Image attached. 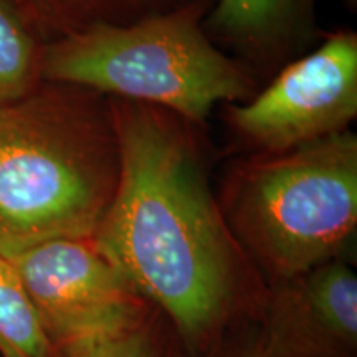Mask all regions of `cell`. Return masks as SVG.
I'll use <instances>...</instances> for the list:
<instances>
[{
    "label": "cell",
    "instance_id": "obj_13",
    "mask_svg": "<svg viewBox=\"0 0 357 357\" xmlns=\"http://www.w3.org/2000/svg\"><path fill=\"white\" fill-rule=\"evenodd\" d=\"M167 357H253L252 349V329L247 331V334H227L218 344H215L212 349L202 354H187L181 346L177 344L176 349L169 352Z\"/></svg>",
    "mask_w": 357,
    "mask_h": 357
},
{
    "label": "cell",
    "instance_id": "obj_9",
    "mask_svg": "<svg viewBox=\"0 0 357 357\" xmlns=\"http://www.w3.org/2000/svg\"><path fill=\"white\" fill-rule=\"evenodd\" d=\"M37 38L48 42L93 25H128L200 0H10ZM47 42V43H48Z\"/></svg>",
    "mask_w": 357,
    "mask_h": 357
},
{
    "label": "cell",
    "instance_id": "obj_3",
    "mask_svg": "<svg viewBox=\"0 0 357 357\" xmlns=\"http://www.w3.org/2000/svg\"><path fill=\"white\" fill-rule=\"evenodd\" d=\"M211 0L128 25H93L42 47L40 78L108 93L205 121L220 101H248L255 83L204 29Z\"/></svg>",
    "mask_w": 357,
    "mask_h": 357
},
{
    "label": "cell",
    "instance_id": "obj_8",
    "mask_svg": "<svg viewBox=\"0 0 357 357\" xmlns=\"http://www.w3.org/2000/svg\"><path fill=\"white\" fill-rule=\"evenodd\" d=\"M316 0H217L208 26L245 56L273 61L312 32Z\"/></svg>",
    "mask_w": 357,
    "mask_h": 357
},
{
    "label": "cell",
    "instance_id": "obj_4",
    "mask_svg": "<svg viewBox=\"0 0 357 357\" xmlns=\"http://www.w3.org/2000/svg\"><path fill=\"white\" fill-rule=\"evenodd\" d=\"M227 225L265 287L342 258L357 227V139L349 129L234 172Z\"/></svg>",
    "mask_w": 357,
    "mask_h": 357
},
{
    "label": "cell",
    "instance_id": "obj_7",
    "mask_svg": "<svg viewBox=\"0 0 357 357\" xmlns=\"http://www.w3.org/2000/svg\"><path fill=\"white\" fill-rule=\"evenodd\" d=\"M253 357H357V276L336 258L265 287Z\"/></svg>",
    "mask_w": 357,
    "mask_h": 357
},
{
    "label": "cell",
    "instance_id": "obj_12",
    "mask_svg": "<svg viewBox=\"0 0 357 357\" xmlns=\"http://www.w3.org/2000/svg\"><path fill=\"white\" fill-rule=\"evenodd\" d=\"M71 357H166L160 333L153 314L144 323Z\"/></svg>",
    "mask_w": 357,
    "mask_h": 357
},
{
    "label": "cell",
    "instance_id": "obj_1",
    "mask_svg": "<svg viewBox=\"0 0 357 357\" xmlns=\"http://www.w3.org/2000/svg\"><path fill=\"white\" fill-rule=\"evenodd\" d=\"M109 109L119 181L91 242L167 316L178 346L202 354L257 314L265 284L213 197L190 123L126 100Z\"/></svg>",
    "mask_w": 357,
    "mask_h": 357
},
{
    "label": "cell",
    "instance_id": "obj_6",
    "mask_svg": "<svg viewBox=\"0 0 357 357\" xmlns=\"http://www.w3.org/2000/svg\"><path fill=\"white\" fill-rule=\"evenodd\" d=\"M357 114V35L337 32L245 105L229 109L234 131L281 154L347 131Z\"/></svg>",
    "mask_w": 357,
    "mask_h": 357
},
{
    "label": "cell",
    "instance_id": "obj_11",
    "mask_svg": "<svg viewBox=\"0 0 357 357\" xmlns=\"http://www.w3.org/2000/svg\"><path fill=\"white\" fill-rule=\"evenodd\" d=\"M40 58L37 35L10 0H0V108L24 100L42 83Z\"/></svg>",
    "mask_w": 357,
    "mask_h": 357
},
{
    "label": "cell",
    "instance_id": "obj_10",
    "mask_svg": "<svg viewBox=\"0 0 357 357\" xmlns=\"http://www.w3.org/2000/svg\"><path fill=\"white\" fill-rule=\"evenodd\" d=\"M0 357H61L35 310L15 266L0 255Z\"/></svg>",
    "mask_w": 357,
    "mask_h": 357
},
{
    "label": "cell",
    "instance_id": "obj_5",
    "mask_svg": "<svg viewBox=\"0 0 357 357\" xmlns=\"http://www.w3.org/2000/svg\"><path fill=\"white\" fill-rule=\"evenodd\" d=\"M61 357L131 331L153 307L91 238L45 242L8 258Z\"/></svg>",
    "mask_w": 357,
    "mask_h": 357
},
{
    "label": "cell",
    "instance_id": "obj_2",
    "mask_svg": "<svg viewBox=\"0 0 357 357\" xmlns=\"http://www.w3.org/2000/svg\"><path fill=\"white\" fill-rule=\"evenodd\" d=\"M119 146L109 102L45 83L0 108V255L91 238L113 202Z\"/></svg>",
    "mask_w": 357,
    "mask_h": 357
}]
</instances>
